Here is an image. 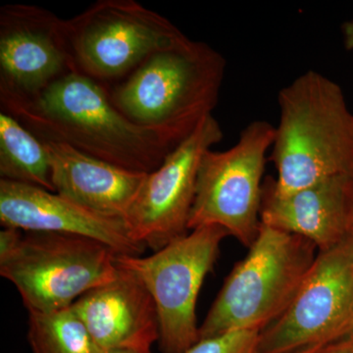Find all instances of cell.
Returning <instances> with one entry per match:
<instances>
[{"label": "cell", "mask_w": 353, "mask_h": 353, "mask_svg": "<svg viewBox=\"0 0 353 353\" xmlns=\"http://www.w3.org/2000/svg\"><path fill=\"white\" fill-rule=\"evenodd\" d=\"M1 106L41 141L68 145L130 171L152 173L175 148L132 122L114 105L103 83L78 70L31 99Z\"/></svg>", "instance_id": "1"}, {"label": "cell", "mask_w": 353, "mask_h": 353, "mask_svg": "<svg viewBox=\"0 0 353 353\" xmlns=\"http://www.w3.org/2000/svg\"><path fill=\"white\" fill-rule=\"evenodd\" d=\"M280 121L272 159L279 196L327 179L353 175V114L338 83L308 71L279 92Z\"/></svg>", "instance_id": "2"}, {"label": "cell", "mask_w": 353, "mask_h": 353, "mask_svg": "<svg viewBox=\"0 0 353 353\" xmlns=\"http://www.w3.org/2000/svg\"><path fill=\"white\" fill-rule=\"evenodd\" d=\"M225 70L221 53L187 38L148 57L110 97L132 122L176 148L212 115Z\"/></svg>", "instance_id": "3"}, {"label": "cell", "mask_w": 353, "mask_h": 353, "mask_svg": "<svg viewBox=\"0 0 353 353\" xmlns=\"http://www.w3.org/2000/svg\"><path fill=\"white\" fill-rule=\"evenodd\" d=\"M316 248L303 236L261 223L250 252L228 276L199 327V340L239 330L263 331L292 303Z\"/></svg>", "instance_id": "4"}, {"label": "cell", "mask_w": 353, "mask_h": 353, "mask_svg": "<svg viewBox=\"0 0 353 353\" xmlns=\"http://www.w3.org/2000/svg\"><path fill=\"white\" fill-rule=\"evenodd\" d=\"M116 256L108 245L85 236L25 232L17 248L0 259V275L17 289L28 311L50 312L117 277Z\"/></svg>", "instance_id": "5"}, {"label": "cell", "mask_w": 353, "mask_h": 353, "mask_svg": "<svg viewBox=\"0 0 353 353\" xmlns=\"http://www.w3.org/2000/svg\"><path fill=\"white\" fill-rule=\"evenodd\" d=\"M228 236L224 228L204 226L150 256H116V265L134 274L154 299L159 317L157 343L162 353H185L199 341L197 297Z\"/></svg>", "instance_id": "6"}, {"label": "cell", "mask_w": 353, "mask_h": 353, "mask_svg": "<svg viewBox=\"0 0 353 353\" xmlns=\"http://www.w3.org/2000/svg\"><path fill=\"white\" fill-rule=\"evenodd\" d=\"M76 70L99 83L127 78L148 57L188 37L134 0H99L65 20Z\"/></svg>", "instance_id": "7"}, {"label": "cell", "mask_w": 353, "mask_h": 353, "mask_svg": "<svg viewBox=\"0 0 353 353\" xmlns=\"http://www.w3.org/2000/svg\"><path fill=\"white\" fill-rule=\"evenodd\" d=\"M275 134L276 127L270 123L254 121L241 132L233 148L204 154L189 231L215 225L246 248L252 245L261 226L262 178Z\"/></svg>", "instance_id": "8"}, {"label": "cell", "mask_w": 353, "mask_h": 353, "mask_svg": "<svg viewBox=\"0 0 353 353\" xmlns=\"http://www.w3.org/2000/svg\"><path fill=\"white\" fill-rule=\"evenodd\" d=\"M353 331V236L319 252L277 320L260 332L257 353L327 345Z\"/></svg>", "instance_id": "9"}, {"label": "cell", "mask_w": 353, "mask_h": 353, "mask_svg": "<svg viewBox=\"0 0 353 353\" xmlns=\"http://www.w3.org/2000/svg\"><path fill=\"white\" fill-rule=\"evenodd\" d=\"M222 139L219 123L208 116L157 170L146 174L124 218L134 241L157 252L188 234L202 158Z\"/></svg>", "instance_id": "10"}, {"label": "cell", "mask_w": 353, "mask_h": 353, "mask_svg": "<svg viewBox=\"0 0 353 353\" xmlns=\"http://www.w3.org/2000/svg\"><path fill=\"white\" fill-rule=\"evenodd\" d=\"M73 70L65 20L41 6H1V103L31 99Z\"/></svg>", "instance_id": "11"}, {"label": "cell", "mask_w": 353, "mask_h": 353, "mask_svg": "<svg viewBox=\"0 0 353 353\" xmlns=\"http://www.w3.org/2000/svg\"><path fill=\"white\" fill-rule=\"evenodd\" d=\"M0 222L23 232L77 234L101 241L119 255H143L146 248L132 238L125 221L26 183L0 179Z\"/></svg>", "instance_id": "12"}, {"label": "cell", "mask_w": 353, "mask_h": 353, "mask_svg": "<svg viewBox=\"0 0 353 353\" xmlns=\"http://www.w3.org/2000/svg\"><path fill=\"white\" fill-rule=\"evenodd\" d=\"M262 224L297 234L328 250L353 236V175L327 179L310 187L279 196L263 187Z\"/></svg>", "instance_id": "13"}, {"label": "cell", "mask_w": 353, "mask_h": 353, "mask_svg": "<svg viewBox=\"0 0 353 353\" xmlns=\"http://www.w3.org/2000/svg\"><path fill=\"white\" fill-rule=\"evenodd\" d=\"M72 308L101 350H152L159 340L154 299L145 285L125 269L119 268L110 282L88 290Z\"/></svg>", "instance_id": "14"}, {"label": "cell", "mask_w": 353, "mask_h": 353, "mask_svg": "<svg viewBox=\"0 0 353 353\" xmlns=\"http://www.w3.org/2000/svg\"><path fill=\"white\" fill-rule=\"evenodd\" d=\"M43 143L57 194L99 214L124 220L145 173L121 168L62 143Z\"/></svg>", "instance_id": "15"}, {"label": "cell", "mask_w": 353, "mask_h": 353, "mask_svg": "<svg viewBox=\"0 0 353 353\" xmlns=\"http://www.w3.org/2000/svg\"><path fill=\"white\" fill-rule=\"evenodd\" d=\"M0 176L55 192L46 143L3 111L0 113Z\"/></svg>", "instance_id": "16"}, {"label": "cell", "mask_w": 353, "mask_h": 353, "mask_svg": "<svg viewBox=\"0 0 353 353\" xmlns=\"http://www.w3.org/2000/svg\"><path fill=\"white\" fill-rule=\"evenodd\" d=\"M32 353H99L101 348L72 306L50 312L28 311Z\"/></svg>", "instance_id": "17"}, {"label": "cell", "mask_w": 353, "mask_h": 353, "mask_svg": "<svg viewBox=\"0 0 353 353\" xmlns=\"http://www.w3.org/2000/svg\"><path fill=\"white\" fill-rule=\"evenodd\" d=\"M259 331L239 330L197 341L185 353H257Z\"/></svg>", "instance_id": "18"}, {"label": "cell", "mask_w": 353, "mask_h": 353, "mask_svg": "<svg viewBox=\"0 0 353 353\" xmlns=\"http://www.w3.org/2000/svg\"><path fill=\"white\" fill-rule=\"evenodd\" d=\"M23 234L22 230L17 228L4 227L0 232V259H6L17 248Z\"/></svg>", "instance_id": "19"}, {"label": "cell", "mask_w": 353, "mask_h": 353, "mask_svg": "<svg viewBox=\"0 0 353 353\" xmlns=\"http://www.w3.org/2000/svg\"><path fill=\"white\" fill-rule=\"evenodd\" d=\"M317 353H353V331L323 345Z\"/></svg>", "instance_id": "20"}, {"label": "cell", "mask_w": 353, "mask_h": 353, "mask_svg": "<svg viewBox=\"0 0 353 353\" xmlns=\"http://www.w3.org/2000/svg\"><path fill=\"white\" fill-rule=\"evenodd\" d=\"M343 31L345 48L347 50H353V20L343 25Z\"/></svg>", "instance_id": "21"}, {"label": "cell", "mask_w": 353, "mask_h": 353, "mask_svg": "<svg viewBox=\"0 0 353 353\" xmlns=\"http://www.w3.org/2000/svg\"><path fill=\"white\" fill-rule=\"evenodd\" d=\"M99 353H152V350H136V348H112L101 350Z\"/></svg>", "instance_id": "22"}, {"label": "cell", "mask_w": 353, "mask_h": 353, "mask_svg": "<svg viewBox=\"0 0 353 353\" xmlns=\"http://www.w3.org/2000/svg\"><path fill=\"white\" fill-rule=\"evenodd\" d=\"M325 345H312V347L301 348V350H296L290 353H317L318 350H320Z\"/></svg>", "instance_id": "23"}]
</instances>
